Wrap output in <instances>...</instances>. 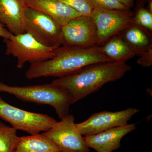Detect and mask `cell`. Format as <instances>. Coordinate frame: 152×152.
Wrapping results in <instances>:
<instances>
[{
	"label": "cell",
	"mask_w": 152,
	"mask_h": 152,
	"mask_svg": "<svg viewBox=\"0 0 152 152\" xmlns=\"http://www.w3.org/2000/svg\"><path fill=\"white\" fill-rule=\"evenodd\" d=\"M111 61L104 54L101 46L82 48L61 45L50 59L31 64L26 73L28 80L42 77H62L97 63Z\"/></svg>",
	"instance_id": "1"
},
{
	"label": "cell",
	"mask_w": 152,
	"mask_h": 152,
	"mask_svg": "<svg viewBox=\"0 0 152 152\" xmlns=\"http://www.w3.org/2000/svg\"><path fill=\"white\" fill-rule=\"evenodd\" d=\"M132 68L125 62L97 63L52 82L67 91L72 105L97 91L107 83L122 78Z\"/></svg>",
	"instance_id": "2"
},
{
	"label": "cell",
	"mask_w": 152,
	"mask_h": 152,
	"mask_svg": "<svg viewBox=\"0 0 152 152\" xmlns=\"http://www.w3.org/2000/svg\"><path fill=\"white\" fill-rule=\"evenodd\" d=\"M0 92L13 95L23 102L51 106L61 120L69 114L72 105L67 91L52 83L16 86L0 82Z\"/></svg>",
	"instance_id": "3"
},
{
	"label": "cell",
	"mask_w": 152,
	"mask_h": 152,
	"mask_svg": "<svg viewBox=\"0 0 152 152\" xmlns=\"http://www.w3.org/2000/svg\"><path fill=\"white\" fill-rule=\"evenodd\" d=\"M5 54L17 59V67L22 69L26 63L31 64L50 59L54 55L56 49L46 46L27 33L5 39Z\"/></svg>",
	"instance_id": "4"
},
{
	"label": "cell",
	"mask_w": 152,
	"mask_h": 152,
	"mask_svg": "<svg viewBox=\"0 0 152 152\" xmlns=\"http://www.w3.org/2000/svg\"><path fill=\"white\" fill-rule=\"evenodd\" d=\"M0 118L10 124L17 130L36 135L49 130L57 122L46 114L24 110L11 105L0 96Z\"/></svg>",
	"instance_id": "5"
},
{
	"label": "cell",
	"mask_w": 152,
	"mask_h": 152,
	"mask_svg": "<svg viewBox=\"0 0 152 152\" xmlns=\"http://www.w3.org/2000/svg\"><path fill=\"white\" fill-rule=\"evenodd\" d=\"M25 33L46 46L56 49L61 46L62 28L46 14L26 7L24 19Z\"/></svg>",
	"instance_id": "6"
},
{
	"label": "cell",
	"mask_w": 152,
	"mask_h": 152,
	"mask_svg": "<svg viewBox=\"0 0 152 152\" xmlns=\"http://www.w3.org/2000/svg\"><path fill=\"white\" fill-rule=\"evenodd\" d=\"M90 16L96 29L97 45L100 46L132 25L134 13L130 10L93 9Z\"/></svg>",
	"instance_id": "7"
},
{
	"label": "cell",
	"mask_w": 152,
	"mask_h": 152,
	"mask_svg": "<svg viewBox=\"0 0 152 152\" xmlns=\"http://www.w3.org/2000/svg\"><path fill=\"white\" fill-rule=\"evenodd\" d=\"M75 117L68 115L49 130L44 132L62 152H89L84 137L75 123Z\"/></svg>",
	"instance_id": "8"
},
{
	"label": "cell",
	"mask_w": 152,
	"mask_h": 152,
	"mask_svg": "<svg viewBox=\"0 0 152 152\" xmlns=\"http://www.w3.org/2000/svg\"><path fill=\"white\" fill-rule=\"evenodd\" d=\"M61 45L88 48L97 45L96 29L90 16L82 15L71 20L62 27Z\"/></svg>",
	"instance_id": "9"
},
{
	"label": "cell",
	"mask_w": 152,
	"mask_h": 152,
	"mask_svg": "<svg viewBox=\"0 0 152 152\" xmlns=\"http://www.w3.org/2000/svg\"><path fill=\"white\" fill-rule=\"evenodd\" d=\"M140 110L129 107L117 112L104 111L92 114L87 120L76 126L83 136L93 135L116 127L127 124L132 117Z\"/></svg>",
	"instance_id": "10"
},
{
	"label": "cell",
	"mask_w": 152,
	"mask_h": 152,
	"mask_svg": "<svg viewBox=\"0 0 152 152\" xmlns=\"http://www.w3.org/2000/svg\"><path fill=\"white\" fill-rule=\"evenodd\" d=\"M136 129L134 124H127L93 135L85 136L84 139L89 148L97 152H113L121 148L122 139Z\"/></svg>",
	"instance_id": "11"
},
{
	"label": "cell",
	"mask_w": 152,
	"mask_h": 152,
	"mask_svg": "<svg viewBox=\"0 0 152 152\" xmlns=\"http://www.w3.org/2000/svg\"><path fill=\"white\" fill-rule=\"evenodd\" d=\"M24 0H0V22L14 35L25 33Z\"/></svg>",
	"instance_id": "12"
},
{
	"label": "cell",
	"mask_w": 152,
	"mask_h": 152,
	"mask_svg": "<svg viewBox=\"0 0 152 152\" xmlns=\"http://www.w3.org/2000/svg\"><path fill=\"white\" fill-rule=\"evenodd\" d=\"M27 7L47 15L62 27L71 20L82 15L77 11L56 0H24Z\"/></svg>",
	"instance_id": "13"
},
{
	"label": "cell",
	"mask_w": 152,
	"mask_h": 152,
	"mask_svg": "<svg viewBox=\"0 0 152 152\" xmlns=\"http://www.w3.org/2000/svg\"><path fill=\"white\" fill-rule=\"evenodd\" d=\"M104 54L111 61L125 62L142 53L125 41L121 35H117L109 39L101 46Z\"/></svg>",
	"instance_id": "14"
},
{
	"label": "cell",
	"mask_w": 152,
	"mask_h": 152,
	"mask_svg": "<svg viewBox=\"0 0 152 152\" xmlns=\"http://www.w3.org/2000/svg\"><path fill=\"white\" fill-rule=\"evenodd\" d=\"M15 152H62L52 140L44 134L20 137Z\"/></svg>",
	"instance_id": "15"
},
{
	"label": "cell",
	"mask_w": 152,
	"mask_h": 152,
	"mask_svg": "<svg viewBox=\"0 0 152 152\" xmlns=\"http://www.w3.org/2000/svg\"><path fill=\"white\" fill-rule=\"evenodd\" d=\"M121 33L125 41L142 53L152 47L150 33L133 23Z\"/></svg>",
	"instance_id": "16"
},
{
	"label": "cell",
	"mask_w": 152,
	"mask_h": 152,
	"mask_svg": "<svg viewBox=\"0 0 152 152\" xmlns=\"http://www.w3.org/2000/svg\"><path fill=\"white\" fill-rule=\"evenodd\" d=\"M17 132L0 121V152H15L20 140Z\"/></svg>",
	"instance_id": "17"
},
{
	"label": "cell",
	"mask_w": 152,
	"mask_h": 152,
	"mask_svg": "<svg viewBox=\"0 0 152 152\" xmlns=\"http://www.w3.org/2000/svg\"><path fill=\"white\" fill-rule=\"evenodd\" d=\"M133 23L151 32L152 31V13L141 8L134 14Z\"/></svg>",
	"instance_id": "18"
},
{
	"label": "cell",
	"mask_w": 152,
	"mask_h": 152,
	"mask_svg": "<svg viewBox=\"0 0 152 152\" xmlns=\"http://www.w3.org/2000/svg\"><path fill=\"white\" fill-rule=\"evenodd\" d=\"M90 5L93 9L120 10H130L118 0H88Z\"/></svg>",
	"instance_id": "19"
},
{
	"label": "cell",
	"mask_w": 152,
	"mask_h": 152,
	"mask_svg": "<svg viewBox=\"0 0 152 152\" xmlns=\"http://www.w3.org/2000/svg\"><path fill=\"white\" fill-rule=\"evenodd\" d=\"M77 11L83 15L90 16L93 9L88 0H56Z\"/></svg>",
	"instance_id": "20"
},
{
	"label": "cell",
	"mask_w": 152,
	"mask_h": 152,
	"mask_svg": "<svg viewBox=\"0 0 152 152\" xmlns=\"http://www.w3.org/2000/svg\"><path fill=\"white\" fill-rule=\"evenodd\" d=\"M137 63L143 67H148L152 65V47L148 49L140 55Z\"/></svg>",
	"instance_id": "21"
},
{
	"label": "cell",
	"mask_w": 152,
	"mask_h": 152,
	"mask_svg": "<svg viewBox=\"0 0 152 152\" xmlns=\"http://www.w3.org/2000/svg\"><path fill=\"white\" fill-rule=\"evenodd\" d=\"M12 35L0 22V37L3 38L4 39H9L11 37Z\"/></svg>",
	"instance_id": "22"
},
{
	"label": "cell",
	"mask_w": 152,
	"mask_h": 152,
	"mask_svg": "<svg viewBox=\"0 0 152 152\" xmlns=\"http://www.w3.org/2000/svg\"><path fill=\"white\" fill-rule=\"evenodd\" d=\"M125 6L130 9L134 6V0H118Z\"/></svg>",
	"instance_id": "23"
},
{
	"label": "cell",
	"mask_w": 152,
	"mask_h": 152,
	"mask_svg": "<svg viewBox=\"0 0 152 152\" xmlns=\"http://www.w3.org/2000/svg\"><path fill=\"white\" fill-rule=\"evenodd\" d=\"M148 11L151 13H152V1H150L149 3V10Z\"/></svg>",
	"instance_id": "24"
}]
</instances>
